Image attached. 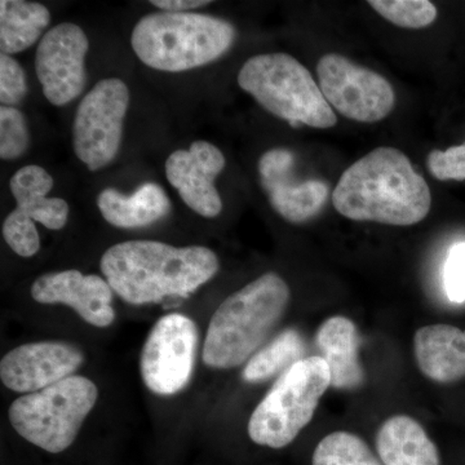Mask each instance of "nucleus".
I'll return each instance as SVG.
<instances>
[{"mask_svg":"<svg viewBox=\"0 0 465 465\" xmlns=\"http://www.w3.org/2000/svg\"><path fill=\"white\" fill-rule=\"evenodd\" d=\"M332 204L354 222L410 226L428 216L432 194L405 153L381 146L344 171L332 193Z\"/></svg>","mask_w":465,"mask_h":465,"instance_id":"f257e3e1","label":"nucleus"},{"mask_svg":"<svg viewBox=\"0 0 465 465\" xmlns=\"http://www.w3.org/2000/svg\"><path fill=\"white\" fill-rule=\"evenodd\" d=\"M100 268L128 304L188 298L219 272L220 262L203 246L174 247L157 241H127L105 251Z\"/></svg>","mask_w":465,"mask_h":465,"instance_id":"f03ea898","label":"nucleus"},{"mask_svg":"<svg viewBox=\"0 0 465 465\" xmlns=\"http://www.w3.org/2000/svg\"><path fill=\"white\" fill-rule=\"evenodd\" d=\"M289 284L277 273L260 275L216 309L203 342L204 365L234 369L249 362L286 313Z\"/></svg>","mask_w":465,"mask_h":465,"instance_id":"7ed1b4c3","label":"nucleus"},{"mask_svg":"<svg viewBox=\"0 0 465 465\" xmlns=\"http://www.w3.org/2000/svg\"><path fill=\"white\" fill-rule=\"evenodd\" d=\"M234 41L231 23L192 12L146 15L131 36L134 54L146 66L168 73L207 65L224 56Z\"/></svg>","mask_w":465,"mask_h":465,"instance_id":"20e7f679","label":"nucleus"},{"mask_svg":"<svg viewBox=\"0 0 465 465\" xmlns=\"http://www.w3.org/2000/svg\"><path fill=\"white\" fill-rule=\"evenodd\" d=\"M238 84L272 114L292 127L332 128L335 113L311 72L287 54L251 57L241 67Z\"/></svg>","mask_w":465,"mask_h":465,"instance_id":"39448f33","label":"nucleus"},{"mask_svg":"<svg viewBox=\"0 0 465 465\" xmlns=\"http://www.w3.org/2000/svg\"><path fill=\"white\" fill-rule=\"evenodd\" d=\"M331 387V372L321 356L302 358L287 369L253 410L250 439L271 449L289 446L304 430Z\"/></svg>","mask_w":465,"mask_h":465,"instance_id":"423d86ee","label":"nucleus"},{"mask_svg":"<svg viewBox=\"0 0 465 465\" xmlns=\"http://www.w3.org/2000/svg\"><path fill=\"white\" fill-rule=\"evenodd\" d=\"M97 399L99 390L91 379L73 375L15 400L8 410L9 423L27 442L60 454L74 443Z\"/></svg>","mask_w":465,"mask_h":465,"instance_id":"0eeeda50","label":"nucleus"},{"mask_svg":"<svg viewBox=\"0 0 465 465\" xmlns=\"http://www.w3.org/2000/svg\"><path fill=\"white\" fill-rule=\"evenodd\" d=\"M128 104L130 91L118 78L103 79L79 104L73 143L76 157L91 171L108 166L118 154Z\"/></svg>","mask_w":465,"mask_h":465,"instance_id":"6e6552de","label":"nucleus"},{"mask_svg":"<svg viewBox=\"0 0 465 465\" xmlns=\"http://www.w3.org/2000/svg\"><path fill=\"white\" fill-rule=\"evenodd\" d=\"M318 82L331 108L360 124H376L391 114L396 94L390 82L338 54L318 61Z\"/></svg>","mask_w":465,"mask_h":465,"instance_id":"1a4fd4ad","label":"nucleus"},{"mask_svg":"<svg viewBox=\"0 0 465 465\" xmlns=\"http://www.w3.org/2000/svg\"><path fill=\"white\" fill-rule=\"evenodd\" d=\"M198 339L197 324L183 314H167L154 324L140 356V372L150 391L173 396L189 384Z\"/></svg>","mask_w":465,"mask_h":465,"instance_id":"9d476101","label":"nucleus"},{"mask_svg":"<svg viewBox=\"0 0 465 465\" xmlns=\"http://www.w3.org/2000/svg\"><path fill=\"white\" fill-rule=\"evenodd\" d=\"M88 50L90 42L84 29L72 23L52 27L39 42L35 72L43 94L52 105H66L84 91Z\"/></svg>","mask_w":465,"mask_h":465,"instance_id":"9b49d317","label":"nucleus"},{"mask_svg":"<svg viewBox=\"0 0 465 465\" xmlns=\"http://www.w3.org/2000/svg\"><path fill=\"white\" fill-rule=\"evenodd\" d=\"M84 362V351L70 342H27L2 358L0 379L8 390L29 394L70 378Z\"/></svg>","mask_w":465,"mask_h":465,"instance_id":"f8f14e48","label":"nucleus"},{"mask_svg":"<svg viewBox=\"0 0 465 465\" xmlns=\"http://www.w3.org/2000/svg\"><path fill=\"white\" fill-rule=\"evenodd\" d=\"M295 157L287 149H272L259 161L260 182L278 215L292 224L313 219L329 197V185L321 180L299 182L293 176Z\"/></svg>","mask_w":465,"mask_h":465,"instance_id":"ddd939ff","label":"nucleus"},{"mask_svg":"<svg viewBox=\"0 0 465 465\" xmlns=\"http://www.w3.org/2000/svg\"><path fill=\"white\" fill-rule=\"evenodd\" d=\"M225 163L222 150L200 140L188 150H176L167 158L166 176L186 206L198 215L213 219L223 211L215 180L224 171Z\"/></svg>","mask_w":465,"mask_h":465,"instance_id":"4468645a","label":"nucleus"},{"mask_svg":"<svg viewBox=\"0 0 465 465\" xmlns=\"http://www.w3.org/2000/svg\"><path fill=\"white\" fill-rule=\"evenodd\" d=\"M113 292L108 281L74 269L43 274L32 286V298L36 302L67 305L85 322L101 329L115 321Z\"/></svg>","mask_w":465,"mask_h":465,"instance_id":"2eb2a0df","label":"nucleus"},{"mask_svg":"<svg viewBox=\"0 0 465 465\" xmlns=\"http://www.w3.org/2000/svg\"><path fill=\"white\" fill-rule=\"evenodd\" d=\"M414 351L419 370L430 381L450 384L465 378V330L450 324L421 327Z\"/></svg>","mask_w":465,"mask_h":465,"instance_id":"dca6fc26","label":"nucleus"},{"mask_svg":"<svg viewBox=\"0 0 465 465\" xmlns=\"http://www.w3.org/2000/svg\"><path fill=\"white\" fill-rule=\"evenodd\" d=\"M316 342L331 372L332 388L353 391L365 382V370L358 357L360 335L349 318L333 316L324 321L318 329Z\"/></svg>","mask_w":465,"mask_h":465,"instance_id":"f3484780","label":"nucleus"},{"mask_svg":"<svg viewBox=\"0 0 465 465\" xmlns=\"http://www.w3.org/2000/svg\"><path fill=\"white\" fill-rule=\"evenodd\" d=\"M54 183L45 168L30 164L12 176L9 189L17 203L15 210L21 216L51 231H61L69 217V204L61 198L48 197Z\"/></svg>","mask_w":465,"mask_h":465,"instance_id":"a211bd4d","label":"nucleus"},{"mask_svg":"<svg viewBox=\"0 0 465 465\" xmlns=\"http://www.w3.org/2000/svg\"><path fill=\"white\" fill-rule=\"evenodd\" d=\"M376 450L384 465H440L437 446L411 416L387 419L376 434Z\"/></svg>","mask_w":465,"mask_h":465,"instance_id":"6ab92c4d","label":"nucleus"},{"mask_svg":"<svg viewBox=\"0 0 465 465\" xmlns=\"http://www.w3.org/2000/svg\"><path fill=\"white\" fill-rule=\"evenodd\" d=\"M101 215L110 225L122 229L143 228L164 219L171 202L166 192L154 183L140 186L130 197L115 189H105L97 197Z\"/></svg>","mask_w":465,"mask_h":465,"instance_id":"aec40b11","label":"nucleus"},{"mask_svg":"<svg viewBox=\"0 0 465 465\" xmlns=\"http://www.w3.org/2000/svg\"><path fill=\"white\" fill-rule=\"evenodd\" d=\"M51 14L41 3L25 0L0 2V51L20 54L35 45L50 25Z\"/></svg>","mask_w":465,"mask_h":465,"instance_id":"412c9836","label":"nucleus"},{"mask_svg":"<svg viewBox=\"0 0 465 465\" xmlns=\"http://www.w3.org/2000/svg\"><path fill=\"white\" fill-rule=\"evenodd\" d=\"M304 349V341L299 331L284 330L250 358L242 374L244 381L262 382L273 378L278 372L283 374L293 363L302 360Z\"/></svg>","mask_w":465,"mask_h":465,"instance_id":"4be33fe9","label":"nucleus"},{"mask_svg":"<svg viewBox=\"0 0 465 465\" xmlns=\"http://www.w3.org/2000/svg\"><path fill=\"white\" fill-rule=\"evenodd\" d=\"M313 465H381L365 440L356 434L333 432L324 437L313 454Z\"/></svg>","mask_w":465,"mask_h":465,"instance_id":"5701e85b","label":"nucleus"},{"mask_svg":"<svg viewBox=\"0 0 465 465\" xmlns=\"http://www.w3.org/2000/svg\"><path fill=\"white\" fill-rule=\"evenodd\" d=\"M369 5L385 20L405 29L432 25L437 8L428 0H370Z\"/></svg>","mask_w":465,"mask_h":465,"instance_id":"b1692460","label":"nucleus"},{"mask_svg":"<svg viewBox=\"0 0 465 465\" xmlns=\"http://www.w3.org/2000/svg\"><path fill=\"white\" fill-rule=\"evenodd\" d=\"M29 146L26 118L20 110L0 108V158L14 161L20 158Z\"/></svg>","mask_w":465,"mask_h":465,"instance_id":"393cba45","label":"nucleus"},{"mask_svg":"<svg viewBox=\"0 0 465 465\" xmlns=\"http://www.w3.org/2000/svg\"><path fill=\"white\" fill-rule=\"evenodd\" d=\"M3 238L21 258H32L41 250V238L35 223L12 211L3 223Z\"/></svg>","mask_w":465,"mask_h":465,"instance_id":"a878e982","label":"nucleus"},{"mask_svg":"<svg viewBox=\"0 0 465 465\" xmlns=\"http://www.w3.org/2000/svg\"><path fill=\"white\" fill-rule=\"evenodd\" d=\"M27 94L26 75L23 66L8 54H0V103L16 108Z\"/></svg>","mask_w":465,"mask_h":465,"instance_id":"bb28decb","label":"nucleus"},{"mask_svg":"<svg viewBox=\"0 0 465 465\" xmlns=\"http://www.w3.org/2000/svg\"><path fill=\"white\" fill-rule=\"evenodd\" d=\"M430 173L440 182L465 180V143L446 150H432L427 158Z\"/></svg>","mask_w":465,"mask_h":465,"instance_id":"cd10ccee","label":"nucleus"},{"mask_svg":"<svg viewBox=\"0 0 465 465\" xmlns=\"http://www.w3.org/2000/svg\"><path fill=\"white\" fill-rule=\"evenodd\" d=\"M443 284L450 302H465V242H458L449 251L443 268Z\"/></svg>","mask_w":465,"mask_h":465,"instance_id":"c85d7f7f","label":"nucleus"},{"mask_svg":"<svg viewBox=\"0 0 465 465\" xmlns=\"http://www.w3.org/2000/svg\"><path fill=\"white\" fill-rule=\"evenodd\" d=\"M211 2L203 0H152L150 5H155L162 12H170V14H186L191 9L204 7Z\"/></svg>","mask_w":465,"mask_h":465,"instance_id":"c756f323","label":"nucleus"}]
</instances>
